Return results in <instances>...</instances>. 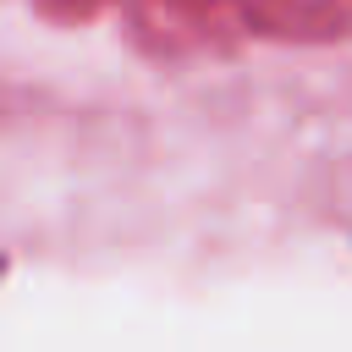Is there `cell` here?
<instances>
[{
  "mask_svg": "<svg viewBox=\"0 0 352 352\" xmlns=\"http://www.w3.org/2000/svg\"><path fill=\"white\" fill-rule=\"evenodd\" d=\"M242 28L292 38V44H324L352 33V0H236Z\"/></svg>",
  "mask_w": 352,
  "mask_h": 352,
  "instance_id": "6da1fadb",
  "label": "cell"
}]
</instances>
